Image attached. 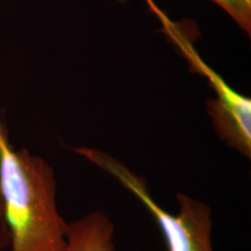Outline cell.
Segmentation results:
<instances>
[{
  "label": "cell",
  "instance_id": "cell-1",
  "mask_svg": "<svg viewBox=\"0 0 251 251\" xmlns=\"http://www.w3.org/2000/svg\"><path fill=\"white\" fill-rule=\"evenodd\" d=\"M54 169L27 149H15L0 118V197L11 251H64L69 224L56 201Z\"/></svg>",
  "mask_w": 251,
  "mask_h": 251
},
{
  "label": "cell",
  "instance_id": "cell-2",
  "mask_svg": "<svg viewBox=\"0 0 251 251\" xmlns=\"http://www.w3.org/2000/svg\"><path fill=\"white\" fill-rule=\"evenodd\" d=\"M75 152L114 177L148 209L161 229L168 251H214L212 243V211L200 200L177 194L178 212L165 211L149 192L143 177L136 175L109 153L93 148H75Z\"/></svg>",
  "mask_w": 251,
  "mask_h": 251
},
{
  "label": "cell",
  "instance_id": "cell-3",
  "mask_svg": "<svg viewBox=\"0 0 251 251\" xmlns=\"http://www.w3.org/2000/svg\"><path fill=\"white\" fill-rule=\"evenodd\" d=\"M153 8L168 36L181 50L185 58L190 63L193 71L206 78L207 83L214 91L215 97L207 100V113L211 119L215 133L219 139L226 142L229 148L236 150L241 155L251 157V100L235 91L218 72L213 70L202 58L190 39L185 36L177 24L169 20L159 9L149 1Z\"/></svg>",
  "mask_w": 251,
  "mask_h": 251
},
{
  "label": "cell",
  "instance_id": "cell-4",
  "mask_svg": "<svg viewBox=\"0 0 251 251\" xmlns=\"http://www.w3.org/2000/svg\"><path fill=\"white\" fill-rule=\"evenodd\" d=\"M114 230L106 213H90L69 224L64 251H115Z\"/></svg>",
  "mask_w": 251,
  "mask_h": 251
},
{
  "label": "cell",
  "instance_id": "cell-5",
  "mask_svg": "<svg viewBox=\"0 0 251 251\" xmlns=\"http://www.w3.org/2000/svg\"><path fill=\"white\" fill-rule=\"evenodd\" d=\"M222 8L241 29L251 34V0H211Z\"/></svg>",
  "mask_w": 251,
  "mask_h": 251
},
{
  "label": "cell",
  "instance_id": "cell-6",
  "mask_svg": "<svg viewBox=\"0 0 251 251\" xmlns=\"http://www.w3.org/2000/svg\"><path fill=\"white\" fill-rule=\"evenodd\" d=\"M0 221H2V200L0 197Z\"/></svg>",
  "mask_w": 251,
  "mask_h": 251
}]
</instances>
